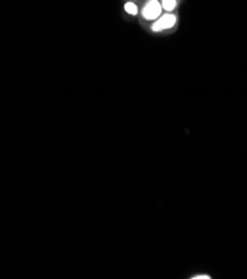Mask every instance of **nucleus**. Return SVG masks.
<instances>
[{
  "label": "nucleus",
  "mask_w": 247,
  "mask_h": 279,
  "mask_svg": "<svg viewBox=\"0 0 247 279\" xmlns=\"http://www.w3.org/2000/svg\"><path fill=\"white\" fill-rule=\"evenodd\" d=\"M161 5L158 0H149L142 9V16L147 20H154V19L159 18L161 14Z\"/></svg>",
  "instance_id": "obj_1"
},
{
  "label": "nucleus",
  "mask_w": 247,
  "mask_h": 279,
  "mask_svg": "<svg viewBox=\"0 0 247 279\" xmlns=\"http://www.w3.org/2000/svg\"><path fill=\"white\" fill-rule=\"evenodd\" d=\"M195 279H202V278H204V279H208L210 277L208 276H198V277H194Z\"/></svg>",
  "instance_id": "obj_5"
},
{
  "label": "nucleus",
  "mask_w": 247,
  "mask_h": 279,
  "mask_svg": "<svg viewBox=\"0 0 247 279\" xmlns=\"http://www.w3.org/2000/svg\"><path fill=\"white\" fill-rule=\"evenodd\" d=\"M176 17L173 14H166L164 16H161L158 20L153 25L154 32H160L164 29H169L175 25Z\"/></svg>",
  "instance_id": "obj_2"
},
{
  "label": "nucleus",
  "mask_w": 247,
  "mask_h": 279,
  "mask_svg": "<svg viewBox=\"0 0 247 279\" xmlns=\"http://www.w3.org/2000/svg\"><path fill=\"white\" fill-rule=\"evenodd\" d=\"M125 10L130 15H137V13H138L136 5H135V3H133V2H127L125 5Z\"/></svg>",
  "instance_id": "obj_4"
},
{
  "label": "nucleus",
  "mask_w": 247,
  "mask_h": 279,
  "mask_svg": "<svg viewBox=\"0 0 247 279\" xmlns=\"http://www.w3.org/2000/svg\"><path fill=\"white\" fill-rule=\"evenodd\" d=\"M176 3L177 0H161V7L167 11H172L175 9Z\"/></svg>",
  "instance_id": "obj_3"
}]
</instances>
